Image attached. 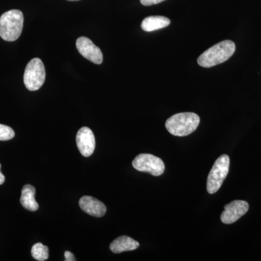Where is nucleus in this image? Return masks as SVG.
Segmentation results:
<instances>
[{
  "instance_id": "39448f33",
  "label": "nucleus",
  "mask_w": 261,
  "mask_h": 261,
  "mask_svg": "<svg viewBox=\"0 0 261 261\" xmlns=\"http://www.w3.org/2000/svg\"><path fill=\"white\" fill-rule=\"evenodd\" d=\"M46 78V71L42 61L34 58L25 67L23 82L29 91H37L42 87Z\"/></svg>"
},
{
  "instance_id": "423d86ee",
  "label": "nucleus",
  "mask_w": 261,
  "mask_h": 261,
  "mask_svg": "<svg viewBox=\"0 0 261 261\" xmlns=\"http://www.w3.org/2000/svg\"><path fill=\"white\" fill-rule=\"evenodd\" d=\"M132 166L140 172L150 173L154 176L162 175L165 164L162 160L151 154H140L132 162Z\"/></svg>"
},
{
  "instance_id": "f8f14e48",
  "label": "nucleus",
  "mask_w": 261,
  "mask_h": 261,
  "mask_svg": "<svg viewBox=\"0 0 261 261\" xmlns=\"http://www.w3.org/2000/svg\"><path fill=\"white\" fill-rule=\"evenodd\" d=\"M171 23V20L164 16H149L144 19L141 28L147 32H154L159 29L166 28Z\"/></svg>"
},
{
  "instance_id": "f03ea898",
  "label": "nucleus",
  "mask_w": 261,
  "mask_h": 261,
  "mask_svg": "<svg viewBox=\"0 0 261 261\" xmlns=\"http://www.w3.org/2000/svg\"><path fill=\"white\" fill-rule=\"evenodd\" d=\"M200 121V117L196 113H177L168 118L166 122V129L172 135L185 137L197 129Z\"/></svg>"
},
{
  "instance_id": "f257e3e1",
  "label": "nucleus",
  "mask_w": 261,
  "mask_h": 261,
  "mask_svg": "<svg viewBox=\"0 0 261 261\" xmlns=\"http://www.w3.org/2000/svg\"><path fill=\"white\" fill-rule=\"evenodd\" d=\"M235 49L236 45L232 41H223L204 51L197 59V63L203 68H211L228 61Z\"/></svg>"
},
{
  "instance_id": "6ab92c4d",
  "label": "nucleus",
  "mask_w": 261,
  "mask_h": 261,
  "mask_svg": "<svg viewBox=\"0 0 261 261\" xmlns=\"http://www.w3.org/2000/svg\"><path fill=\"white\" fill-rule=\"evenodd\" d=\"M68 1H72V2H73V1H79V0H68Z\"/></svg>"
},
{
  "instance_id": "6e6552de",
  "label": "nucleus",
  "mask_w": 261,
  "mask_h": 261,
  "mask_svg": "<svg viewBox=\"0 0 261 261\" xmlns=\"http://www.w3.org/2000/svg\"><path fill=\"white\" fill-rule=\"evenodd\" d=\"M76 47L80 54L86 59L97 65L102 63V51L89 38H79L76 40Z\"/></svg>"
},
{
  "instance_id": "20e7f679",
  "label": "nucleus",
  "mask_w": 261,
  "mask_h": 261,
  "mask_svg": "<svg viewBox=\"0 0 261 261\" xmlns=\"http://www.w3.org/2000/svg\"><path fill=\"white\" fill-rule=\"evenodd\" d=\"M230 159L227 154H222L216 160L211 168L207 180V190L209 194L219 191L229 171Z\"/></svg>"
},
{
  "instance_id": "9d476101",
  "label": "nucleus",
  "mask_w": 261,
  "mask_h": 261,
  "mask_svg": "<svg viewBox=\"0 0 261 261\" xmlns=\"http://www.w3.org/2000/svg\"><path fill=\"white\" fill-rule=\"evenodd\" d=\"M80 206L84 212L94 217H102L107 211L104 203L91 196L82 197L80 200Z\"/></svg>"
},
{
  "instance_id": "2eb2a0df",
  "label": "nucleus",
  "mask_w": 261,
  "mask_h": 261,
  "mask_svg": "<svg viewBox=\"0 0 261 261\" xmlns=\"http://www.w3.org/2000/svg\"><path fill=\"white\" fill-rule=\"evenodd\" d=\"M15 132L6 125L0 124V141H8L14 138Z\"/></svg>"
},
{
  "instance_id": "9b49d317",
  "label": "nucleus",
  "mask_w": 261,
  "mask_h": 261,
  "mask_svg": "<svg viewBox=\"0 0 261 261\" xmlns=\"http://www.w3.org/2000/svg\"><path fill=\"white\" fill-rule=\"evenodd\" d=\"M140 247V243L134 239L127 236H121L116 239L110 245V249L114 253H121L125 251H132Z\"/></svg>"
},
{
  "instance_id": "dca6fc26",
  "label": "nucleus",
  "mask_w": 261,
  "mask_h": 261,
  "mask_svg": "<svg viewBox=\"0 0 261 261\" xmlns=\"http://www.w3.org/2000/svg\"><path fill=\"white\" fill-rule=\"evenodd\" d=\"M164 1H166V0H140L142 5H145V6L159 4V3Z\"/></svg>"
},
{
  "instance_id": "ddd939ff",
  "label": "nucleus",
  "mask_w": 261,
  "mask_h": 261,
  "mask_svg": "<svg viewBox=\"0 0 261 261\" xmlns=\"http://www.w3.org/2000/svg\"><path fill=\"white\" fill-rule=\"evenodd\" d=\"M36 190L30 185H25L22 189L20 203L24 208L30 211H36L39 208V204L35 200Z\"/></svg>"
},
{
  "instance_id": "7ed1b4c3",
  "label": "nucleus",
  "mask_w": 261,
  "mask_h": 261,
  "mask_svg": "<svg viewBox=\"0 0 261 261\" xmlns=\"http://www.w3.org/2000/svg\"><path fill=\"white\" fill-rule=\"evenodd\" d=\"M23 15L18 10H11L0 17V37L7 42H14L21 34Z\"/></svg>"
},
{
  "instance_id": "f3484780",
  "label": "nucleus",
  "mask_w": 261,
  "mask_h": 261,
  "mask_svg": "<svg viewBox=\"0 0 261 261\" xmlns=\"http://www.w3.org/2000/svg\"><path fill=\"white\" fill-rule=\"evenodd\" d=\"M65 261H75V256L72 252L69 251L65 252Z\"/></svg>"
},
{
  "instance_id": "a211bd4d",
  "label": "nucleus",
  "mask_w": 261,
  "mask_h": 261,
  "mask_svg": "<svg viewBox=\"0 0 261 261\" xmlns=\"http://www.w3.org/2000/svg\"><path fill=\"white\" fill-rule=\"evenodd\" d=\"M0 168H1V164H0ZM5 181V176L3 174V173H1V171H0V185H3V184L4 183Z\"/></svg>"
},
{
  "instance_id": "1a4fd4ad",
  "label": "nucleus",
  "mask_w": 261,
  "mask_h": 261,
  "mask_svg": "<svg viewBox=\"0 0 261 261\" xmlns=\"http://www.w3.org/2000/svg\"><path fill=\"white\" fill-rule=\"evenodd\" d=\"M76 145L81 154L84 157H89L95 149V137L92 130L88 127H82L76 135Z\"/></svg>"
},
{
  "instance_id": "0eeeda50",
  "label": "nucleus",
  "mask_w": 261,
  "mask_h": 261,
  "mask_svg": "<svg viewBox=\"0 0 261 261\" xmlns=\"http://www.w3.org/2000/svg\"><path fill=\"white\" fill-rule=\"evenodd\" d=\"M248 210L249 204L246 201L233 200L224 206V212L221 215V221L224 224H233L246 214Z\"/></svg>"
},
{
  "instance_id": "4468645a",
  "label": "nucleus",
  "mask_w": 261,
  "mask_h": 261,
  "mask_svg": "<svg viewBox=\"0 0 261 261\" xmlns=\"http://www.w3.org/2000/svg\"><path fill=\"white\" fill-rule=\"evenodd\" d=\"M32 257L37 260H47L49 257V249L42 243H38L32 247Z\"/></svg>"
}]
</instances>
